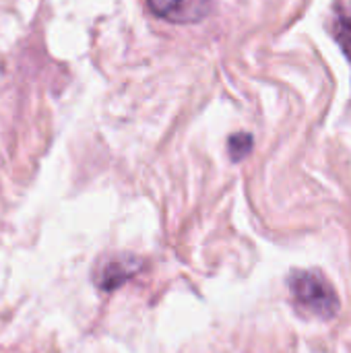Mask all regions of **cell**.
<instances>
[{
  "label": "cell",
  "instance_id": "cell-2",
  "mask_svg": "<svg viewBox=\"0 0 351 353\" xmlns=\"http://www.w3.org/2000/svg\"><path fill=\"white\" fill-rule=\"evenodd\" d=\"M145 261H141L134 254H116L110 259H103L95 273H93V281L101 292H114L118 288H122L128 279H132L141 269H143Z\"/></svg>",
  "mask_w": 351,
  "mask_h": 353
},
{
  "label": "cell",
  "instance_id": "cell-5",
  "mask_svg": "<svg viewBox=\"0 0 351 353\" xmlns=\"http://www.w3.org/2000/svg\"><path fill=\"white\" fill-rule=\"evenodd\" d=\"M252 145H254V141H252V134H248V132H238V134L230 137L228 149H230L232 161H242L252 151Z\"/></svg>",
  "mask_w": 351,
  "mask_h": 353
},
{
  "label": "cell",
  "instance_id": "cell-4",
  "mask_svg": "<svg viewBox=\"0 0 351 353\" xmlns=\"http://www.w3.org/2000/svg\"><path fill=\"white\" fill-rule=\"evenodd\" d=\"M333 35L337 43L341 46V50L345 52V56L351 60V8L337 14L335 25H333Z\"/></svg>",
  "mask_w": 351,
  "mask_h": 353
},
{
  "label": "cell",
  "instance_id": "cell-1",
  "mask_svg": "<svg viewBox=\"0 0 351 353\" xmlns=\"http://www.w3.org/2000/svg\"><path fill=\"white\" fill-rule=\"evenodd\" d=\"M288 288L294 304L317 319L329 321L339 312L337 292L319 271H294L288 277Z\"/></svg>",
  "mask_w": 351,
  "mask_h": 353
},
{
  "label": "cell",
  "instance_id": "cell-3",
  "mask_svg": "<svg viewBox=\"0 0 351 353\" xmlns=\"http://www.w3.org/2000/svg\"><path fill=\"white\" fill-rule=\"evenodd\" d=\"M147 4L157 17L174 23L199 21L211 8V0H147Z\"/></svg>",
  "mask_w": 351,
  "mask_h": 353
}]
</instances>
